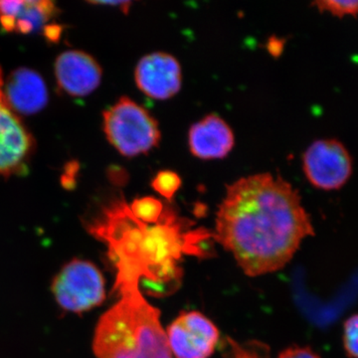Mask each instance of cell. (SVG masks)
Wrapping results in <instances>:
<instances>
[{"label":"cell","mask_w":358,"mask_h":358,"mask_svg":"<svg viewBox=\"0 0 358 358\" xmlns=\"http://www.w3.org/2000/svg\"><path fill=\"white\" fill-rule=\"evenodd\" d=\"M315 234L299 192L280 176L260 173L230 185L214 237L250 277L284 268Z\"/></svg>","instance_id":"1"},{"label":"cell","mask_w":358,"mask_h":358,"mask_svg":"<svg viewBox=\"0 0 358 358\" xmlns=\"http://www.w3.org/2000/svg\"><path fill=\"white\" fill-rule=\"evenodd\" d=\"M187 226L167 207L159 222L148 225L134 217L124 200L117 199L103 207L89 230L107 244L117 271L115 282L143 279L155 289H166L164 286L173 288L180 279L181 256L199 254V242L211 236L204 230H188Z\"/></svg>","instance_id":"2"},{"label":"cell","mask_w":358,"mask_h":358,"mask_svg":"<svg viewBox=\"0 0 358 358\" xmlns=\"http://www.w3.org/2000/svg\"><path fill=\"white\" fill-rule=\"evenodd\" d=\"M121 299L96 324L93 350L98 358H173L159 310L145 301L140 282L115 284Z\"/></svg>","instance_id":"3"},{"label":"cell","mask_w":358,"mask_h":358,"mask_svg":"<svg viewBox=\"0 0 358 358\" xmlns=\"http://www.w3.org/2000/svg\"><path fill=\"white\" fill-rule=\"evenodd\" d=\"M103 131L110 145L128 157L147 154L162 136L157 120L127 96L103 113Z\"/></svg>","instance_id":"4"},{"label":"cell","mask_w":358,"mask_h":358,"mask_svg":"<svg viewBox=\"0 0 358 358\" xmlns=\"http://www.w3.org/2000/svg\"><path fill=\"white\" fill-rule=\"evenodd\" d=\"M52 293L63 310L75 313L88 312L105 301V280L93 263L75 259L56 275Z\"/></svg>","instance_id":"5"},{"label":"cell","mask_w":358,"mask_h":358,"mask_svg":"<svg viewBox=\"0 0 358 358\" xmlns=\"http://www.w3.org/2000/svg\"><path fill=\"white\" fill-rule=\"evenodd\" d=\"M303 169L315 187L329 192L339 189L348 182L352 173V159L341 141L320 140L303 154Z\"/></svg>","instance_id":"6"},{"label":"cell","mask_w":358,"mask_h":358,"mask_svg":"<svg viewBox=\"0 0 358 358\" xmlns=\"http://www.w3.org/2000/svg\"><path fill=\"white\" fill-rule=\"evenodd\" d=\"M166 338L176 358H208L215 350L219 331L202 313L188 312L167 327Z\"/></svg>","instance_id":"7"},{"label":"cell","mask_w":358,"mask_h":358,"mask_svg":"<svg viewBox=\"0 0 358 358\" xmlns=\"http://www.w3.org/2000/svg\"><path fill=\"white\" fill-rule=\"evenodd\" d=\"M134 77L138 89L155 100H167L176 96L182 83L178 61L164 52H155L141 58Z\"/></svg>","instance_id":"8"},{"label":"cell","mask_w":358,"mask_h":358,"mask_svg":"<svg viewBox=\"0 0 358 358\" xmlns=\"http://www.w3.org/2000/svg\"><path fill=\"white\" fill-rule=\"evenodd\" d=\"M31 148V136L2 99L0 100V176H10L24 167Z\"/></svg>","instance_id":"9"},{"label":"cell","mask_w":358,"mask_h":358,"mask_svg":"<svg viewBox=\"0 0 358 358\" xmlns=\"http://www.w3.org/2000/svg\"><path fill=\"white\" fill-rule=\"evenodd\" d=\"M55 75L58 85L74 96H88L98 88L102 69L95 59L82 51H67L56 60Z\"/></svg>","instance_id":"10"},{"label":"cell","mask_w":358,"mask_h":358,"mask_svg":"<svg viewBox=\"0 0 358 358\" xmlns=\"http://www.w3.org/2000/svg\"><path fill=\"white\" fill-rule=\"evenodd\" d=\"M234 134L217 115H209L193 124L188 134L190 152L200 159H223L234 147Z\"/></svg>","instance_id":"11"},{"label":"cell","mask_w":358,"mask_h":358,"mask_svg":"<svg viewBox=\"0 0 358 358\" xmlns=\"http://www.w3.org/2000/svg\"><path fill=\"white\" fill-rule=\"evenodd\" d=\"M2 94L9 109L24 115L39 112L48 102L43 79L27 68H20L10 75Z\"/></svg>","instance_id":"12"},{"label":"cell","mask_w":358,"mask_h":358,"mask_svg":"<svg viewBox=\"0 0 358 358\" xmlns=\"http://www.w3.org/2000/svg\"><path fill=\"white\" fill-rule=\"evenodd\" d=\"M54 11L50 1H0V24L8 32H34L50 20Z\"/></svg>","instance_id":"13"},{"label":"cell","mask_w":358,"mask_h":358,"mask_svg":"<svg viewBox=\"0 0 358 358\" xmlns=\"http://www.w3.org/2000/svg\"><path fill=\"white\" fill-rule=\"evenodd\" d=\"M129 208L134 217L148 225L159 222L164 211L162 202L152 196L134 199L129 205Z\"/></svg>","instance_id":"14"},{"label":"cell","mask_w":358,"mask_h":358,"mask_svg":"<svg viewBox=\"0 0 358 358\" xmlns=\"http://www.w3.org/2000/svg\"><path fill=\"white\" fill-rule=\"evenodd\" d=\"M181 186V178L178 173L171 171H162L155 176L152 187L167 200L173 199Z\"/></svg>","instance_id":"15"},{"label":"cell","mask_w":358,"mask_h":358,"mask_svg":"<svg viewBox=\"0 0 358 358\" xmlns=\"http://www.w3.org/2000/svg\"><path fill=\"white\" fill-rule=\"evenodd\" d=\"M315 6L320 11H327L338 17L358 15V0L350 1H336V0H324L315 2Z\"/></svg>","instance_id":"16"},{"label":"cell","mask_w":358,"mask_h":358,"mask_svg":"<svg viewBox=\"0 0 358 358\" xmlns=\"http://www.w3.org/2000/svg\"><path fill=\"white\" fill-rule=\"evenodd\" d=\"M343 346L350 358H358V315L348 317L343 327Z\"/></svg>","instance_id":"17"},{"label":"cell","mask_w":358,"mask_h":358,"mask_svg":"<svg viewBox=\"0 0 358 358\" xmlns=\"http://www.w3.org/2000/svg\"><path fill=\"white\" fill-rule=\"evenodd\" d=\"M229 350L226 358H268L267 348L265 350V345L260 343L240 345L232 341Z\"/></svg>","instance_id":"18"},{"label":"cell","mask_w":358,"mask_h":358,"mask_svg":"<svg viewBox=\"0 0 358 358\" xmlns=\"http://www.w3.org/2000/svg\"><path fill=\"white\" fill-rule=\"evenodd\" d=\"M278 358H320L310 348H301V346H291L281 352Z\"/></svg>","instance_id":"19"},{"label":"cell","mask_w":358,"mask_h":358,"mask_svg":"<svg viewBox=\"0 0 358 358\" xmlns=\"http://www.w3.org/2000/svg\"><path fill=\"white\" fill-rule=\"evenodd\" d=\"M268 50L273 56L281 55L282 49H284V42L280 39H271L267 45Z\"/></svg>","instance_id":"20"},{"label":"cell","mask_w":358,"mask_h":358,"mask_svg":"<svg viewBox=\"0 0 358 358\" xmlns=\"http://www.w3.org/2000/svg\"><path fill=\"white\" fill-rule=\"evenodd\" d=\"M94 4H102V6H119L124 13H129L131 8V1H110V2H94Z\"/></svg>","instance_id":"21"},{"label":"cell","mask_w":358,"mask_h":358,"mask_svg":"<svg viewBox=\"0 0 358 358\" xmlns=\"http://www.w3.org/2000/svg\"><path fill=\"white\" fill-rule=\"evenodd\" d=\"M3 79H2V73L0 70V100L3 99V94H2V88H3Z\"/></svg>","instance_id":"22"}]
</instances>
